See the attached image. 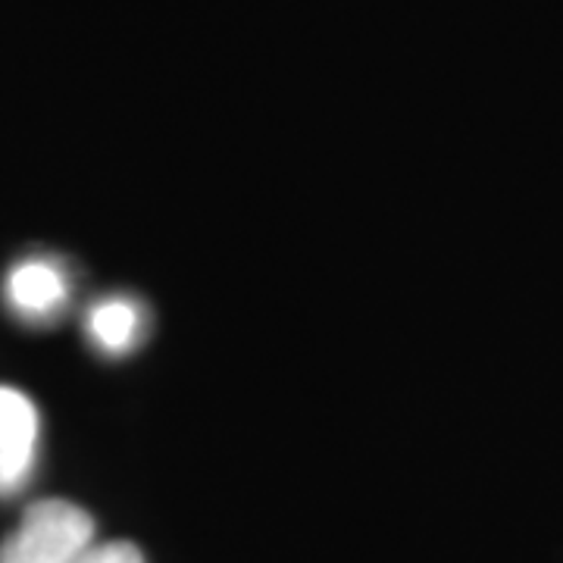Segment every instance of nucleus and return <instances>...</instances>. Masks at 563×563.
<instances>
[{
  "instance_id": "obj_1",
  "label": "nucleus",
  "mask_w": 563,
  "mask_h": 563,
  "mask_svg": "<svg viewBox=\"0 0 563 563\" xmlns=\"http://www.w3.org/2000/svg\"><path fill=\"white\" fill-rule=\"evenodd\" d=\"M95 544V520L79 504H32L22 523L0 542V563H76Z\"/></svg>"
},
{
  "instance_id": "obj_2",
  "label": "nucleus",
  "mask_w": 563,
  "mask_h": 563,
  "mask_svg": "<svg viewBox=\"0 0 563 563\" xmlns=\"http://www.w3.org/2000/svg\"><path fill=\"white\" fill-rule=\"evenodd\" d=\"M3 301L25 322H51L69 301V276L51 257H25L3 282Z\"/></svg>"
},
{
  "instance_id": "obj_3",
  "label": "nucleus",
  "mask_w": 563,
  "mask_h": 563,
  "mask_svg": "<svg viewBox=\"0 0 563 563\" xmlns=\"http://www.w3.org/2000/svg\"><path fill=\"white\" fill-rule=\"evenodd\" d=\"M38 454V410L16 388L0 385V495L29 483Z\"/></svg>"
},
{
  "instance_id": "obj_4",
  "label": "nucleus",
  "mask_w": 563,
  "mask_h": 563,
  "mask_svg": "<svg viewBox=\"0 0 563 563\" xmlns=\"http://www.w3.org/2000/svg\"><path fill=\"white\" fill-rule=\"evenodd\" d=\"M88 339L103 354H125L144 335V307L132 298H103L88 310Z\"/></svg>"
},
{
  "instance_id": "obj_5",
  "label": "nucleus",
  "mask_w": 563,
  "mask_h": 563,
  "mask_svg": "<svg viewBox=\"0 0 563 563\" xmlns=\"http://www.w3.org/2000/svg\"><path fill=\"white\" fill-rule=\"evenodd\" d=\"M76 563H144V554L132 542H103L85 548Z\"/></svg>"
}]
</instances>
